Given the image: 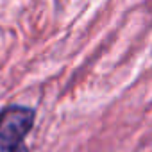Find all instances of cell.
Segmentation results:
<instances>
[{"label":"cell","mask_w":152,"mask_h":152,"mask_svg":"<svg viewBox=\"0 0 152 152\" xmlns=\"http://www.w3.org/2000/svg\"><path fill=\"white\" fill-rule=\"evenodd\" d=\"M34 111L13 104L0 113V152H29L25 138L34 125Z\"/></svg>","instance_id":"1"}]
</instances>
